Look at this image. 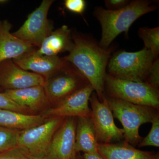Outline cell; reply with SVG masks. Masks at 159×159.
Instances as JSON below:
<instances>
[{
	"label": "cell",
	"mask_w": 159,
	"mask_h": 159,
	"mask_svg": "<svg viewBox=\"0 0 159 159\" xmlns=\"http://www.w3.org/2000/svg\"><path fill=\"white\" fill-rule=\"evenodd\" d=\"M72 37L74 48L63 57L85 77L102 102L106 97L104 82L107 68L115 47L102 48L93 38L78 32H72Z\"/></svg>",
	"instance_id": "obj_1"
},
{
	"label": "cell",
	"mask_w": 159,
	"mask_h": 159,
	"mask_svg": "<svg viewBox=\"0 0 159 159\" xmlns=\"http://www.w3.org/2000/svg\"><path fill=\"white\" fill-rule=\"evenodd\" d=\"M157 8L153 1L149 0L130 1L127 6L116 10L96 7L94 16L102 29L99 45L102 48H109L114 40L122 32L128 36L130 26L136 20Z\"/></svg>",
	"instance_id": "obj_2"
},
{
	"label": "cell",
	"mask_w": 159,
	"mask_h": 159,
	"mask_svg": "<svg viewBox=\"0 0 159 159\" xmlns=\"http://www.w3.org/2000/svg\"><path fill=\"white\" fill-rule=\"evenodd\" d=\"M109 106L114 118L119 120L123 126L125 142L135 145L142 141L139 129L142 124L152 122L159 116L157 110L133 104L106 96Z\"/></svg>",
	"instance_id": "obj_3"
},
{
	"label": "cell",
	"mask_w": 159,
	"mask_h": 159,
	"mask_svg": "<svg viewBox=\"0 0 159 159\" xmlns=\"http://www.w3.org/2000/svg\"><path fill=\"white\" fill-rule=\"evenodd\" d=\"M155 59L152 53L145 48L136 52L117 51L109 61L107 74L118 79L145 82Z\"/></svg>",
	"instance_id": "obj_4"
},
{
	"label": "cell",
	"mask_w": 159,
	"mask_h": 159,
	"mask_svg": "<svg viewBox=\"0 0 159 159\" xmlns=\"http://www.w3.org/2000/svg\"><path fill=\"white\" fill-rule=\"evenodd\" d=\"M108 97L158 110V88L146 82L118 79L107 74L104 82Z\"/></svg>",
	"instance_id": "obj_5"
},
{
	"label": "cell",
	"mask_w": 159,
	"mask_h": 159,
	"mask_svg": "<svg viewBox=\"0 0 159 159\" xmlns=\"http://www.w3.org/2000/svg\"><path fill=\"white\" fill-rule=\"evenodd\" d=\"M65 118L53 117L37 126L21 130L17 146L29 156H46L54 134Z\"/></svg>",
	"instance_id": "obj_6"
},
{
	"label": "cell",
	"mask_w": 159,
	"mask_h": 159,
	"mask_svg": "<svg viewBox=\"0 0 159 159\" xmlns=\"http://www.w3.org/2000/svg\"><path fill=\"white\" fill-rule=\"evenodd\" d=\"M89 84L85 77L68 62L64 67L46 79L43 88L50 102L57 104Z\"/></svg>",
	"instance_id": "obj_7"
},
{
	"label": "cell",
	"mask_w": 159,
	"mask_h": 159,
	"mask_svg": "<svg viewBox=\"0 0 159 159\" xmlns=\"http://www.w3.org/2000/svg\"><path fill=\"white\" fill-rule=\"evenodd\" d=\"M53 0H43L40 6L28 16L23 25L12 33L16 37L39 48L44 40L53 31V24L48 15Z\"/></svg>",
	"instance_id": "obj_8"
},
{
	"label": "cell",
	"mask_w": 159,
	"mask_h": 159,
	"mask_svg": "<svg viewBox=\"0 0 159 159\" xmlns=\"http://www.w3.org/2000/svg\"><path fill=\"white\" fill-rule=\"evenodd\" d=\"M89 102L92 108L90 118L93 124L98 143L109 144L124 139V130L115 124L106 95L101 102L94 92L91 95Z\"/></svg>",
	"instance_id": "obj_9"
},
{
	"label": "cell",
	"mask_w": 159,
	"mask_h": 159,
	"mask_svg": "<svg viewBox=\"0 0 159 159\" xmlns=\"http://www.w3.org/2000/svg\"><path fill=\"white\" fill-rule=\"evenodd\" d=\"M94 92L90 84L63 99L53 108L45 111L43 116L48 117L89 118L91 109L89 102Z\"/></svg>",
	"instance_id": "obj_10"
},
{
	"label": "cell",
	"mask_w": 159,
	"mask_h": 159,
	"mask_svg": "<svg viewBox=\"0 0 159 159\" xmlns=\"http://www.w3.org/2000/svg\"><path fill=\"white\" fill-rule=\"evenodd\" d=\"M46 80L41 75L23 70L12 60L0 62V87L5 91L44 86Z\"/></svg>",
	"instance_id": "obj_11"
},
{
	"label": "cell",
	"mask_w": 159,
	"mask_h": 159,
	"mask_svg": "<svg viewBox=\"0 0 159 159\" xmlns=\"http://www.w3.org/2000/svg\"><path fill=\"white\" fill-rule=\"evenodd\" d=\"M77 120L66 117L55 132L46 157L49 159H75Z\"/></svg>",
	"instance_id": "obj_12"
},
{
	"label": "cell",
	"mask_w": 159,
	"mask_h": 159,
	"mask_svg": "<svg viewBox=\"0 0 159 159\" xmlns=\"http://www.w3.org/2000/svg\"><path fill=\"white\" fill-rule=\"evenodd\" d=\"M37 49V48H36ZM34 51L12 61L25 70L39 74L46 79L61 70L68 63L63 57L38 54Z\"/></svg>",
	"instance_id": "obj_13"
},
{
	"label": "cell",
	"mask_w": 159,
	"mask_h": 159,
	"mask_svg": "<svg viewBox=\"0 0 159 159\" xmlns=\"http://www.w3.org/2000/svg\"><path fill=\"white\" fill-rule=\"evenodd\" d=\"M12 27L8 20H0V62L16 59L37 48L15 36L10 32Z\"/></svg>",
	"instance_id": "obj_14"
},
{
	"label": "cell",
	"mask_w": 159,
	"mask_h": 159,
	"mask_svg": "<svg viewBox=\"0 0 159 159\" xmlns=\"http://www.w3.org/2000/svg\"><path fill=\"white\" fill-rule=\"evenodd\" d=\"M72 31L68 26L64 25L53 31L42 43L35 51L43 55L58 56L60 53L70 52L74 48Z\"/></svg>",
	"instance_id": "obj_15"
},
{
	"label": "cell",
	"mask_w": 159,
	"mask_h": 159,
	"mask_svg": "<svg viewBox=\"0 0 159 159\" xmlns=\"http://www.w3.org/2000/svg\"><path fill=\"white\" fill-rule=\"evenodd\" d=\"M15 102L31 110L45 107L50 102L43 86H36L4 92Z\"/></svg>",
	"instance_id": "obj_16"
},
{
	"label": "cell",
	"mask_w": 159,
	"mask_h": 159,
	"mask_svg": "<svg viewBox=\"0 0 159 159\" xmlns=\"http://www.w3.org/2000/svg\"><path fill=\"white\" fill-rule=\"evenodd\" d=\"M97 151L104 159H155L156 154L134 148L125 142L117 144L98 143Z\"/></svg>",
	"instance_id": "obj_17"
},
{
	"label": "cell",
	"mask_w": 159,
	"mask_h": 159,
	"mask_svg": "<svg viewBox=\"0 0 159 159\" xmlns=\"http://www.w3.org/2000/svg\"><path fill=\"white\" fill-rule=\"evenodd\" d=\"M98 143L90 117L77 118L75 134V152L97 153Z\"/></svg>",
	"instance_id": "obj_18"
},
{
	"label": "cell",
	"mask_w": 159,
	"mask_h": 159,
	"mask_svg": "<svg viewBox=\"0 0 159 159\" xmlns=\"http://www.w3.org/2000/svg\"><path fill=\"white\" fill-rule=\"evenodd\" d=\"M43 115H27L9 110L0 109V126L23 130L39 125L45 122Z\"/></svg>",
	"instance_id": "obj_19"
},
{
	"label": "cell",
	"mask_w": 159,
	"mask_h": 159,
	"mask_svg": "<svg viewBox=\"0 0 159 159\" xmlns=\"http://www.w3.org/2000/svg\"><path fill=\"white\" fill-rule=\"evenodd\" d=\"M139 38L143 41L145 48L152 53L156 59L159 58V27H141L138 31Z\"/></svg>",
	"instance_id": "obj_20"
},
{
	"label": "cell",
	"mask_w": 159,
	"mask_h": 159,
	"mask_svg": "<svg viewBox=\"0 0 159 159\" xmlns=\"http://www.w3.org/2000/svg\"><path fill=\"white\" fill-rule=\"evenodd\" d=\"M20 131L0 126V153L17 146Z\"/></svg>",
	"instance_id": "obj_21"
},
{
	"label": "cell",
	"mask_w": 159,
	"mask_h": 159,
	"mask_svg": "<svg viewBox=\"0 0 159 159\" xmlns=\"http://www.w3.org/2000/svg\"><path fill=\"white\" fill-rule=\"evenodd\" d=\"M152 126L149 133L139 143V147L152 146L159 147V116L152 122Z\"/></svg>",
	"instance_id": "obj_22"
},
{
	"label": "cell",
	"mask_w": 159,
	"mask_h": 159,
	"mask_svg": "<svg viewBox=\"0 0 159 159\" xmlns=\"http://www.w3.org/2000/svg\"><path fill=\"white\" fill-rule=\"evenodd\" d=\"M0 109L15 111L23 113H25L29 110L15 102L4 93V92L0 93Z\"/></svg>",
	"instance_id": "obj_23"
},
{
	"label": "cell",
	"mask_w": 159,
	"mask_h": 159,
	"mask_svg": "<svg viewBox=\"0 0 159 159\" xmlns=\"http://www.w3.org/2000/svg\"><path fill=\"white\" fill-rule=\"evenodd\" d=\"M29 154L18 146L0 153V159H29Z\"/></svg>",
	"instance_id": "obj_24"
},
{
	"label": "cell",
	"mask_w": 159,
	"mask_h": 159,
	"mask_svg": "<svg viewBox=\"0 0 159 159\" xmlns=\"http://www.w3.org/2000/svg\"><path fill=\"white\" fill-rule=\"evenodd\" d=\"M145 82L158 88L159 86V59L154 61Z\"/></svg>",
	"instance_id": "obj_25"
},
{
	"label": "cell",
	"mask_w": 159,
	"mask_h": 159,
	"mask_svg": "<svg viewBox=\"0 0 159 159\" xmlns=\"http://www.w3.org/2000/svg\"><path fill=\"white\" fill-rule=\"evenodd\" d=\"M64 6L71 12L82 15L85 10L86 3L84 0H65Z\"/></svg>",
	"instance_id": "obj_26"
},
{
	"label": "cell",
	"mask_w": 159,
	"mask_h": 159,
	"mask_svg": "<svg viewBox=\"0 0 159 159\" xmlns=\"http://www.w3.org/2000/svg\"><path fill=\"white\" fill-rule=\"evenodd\" d=\"M130 2L129 0H105L104 4L107 10H116L123 8Z\"/></svg>",
	"instance_id": "obj_27"
},
{
	"label": "cell",
	"mask_w": 159,
	"mask_h": 159,
	"mask_svg": "<svg viewBox=\"0 0 159 159\" xmlns=\"http://www.w3.org/2000/svg\"><path fill=\"white\" fill-rule=\"evenodd\" d=\"M83 159H104L99 152L94 153H84Z\"/></svg>",
	"instance_id": "obj_28"
},
{
	"label": "cell",
	"mask_w": 159,
	"mask_h": 159,
	"mask_svg": "<svg viewBox=\"0 0 159 159\" xmlns=\"http://www.w3.org/2000/svg\"><path fill=\"white\" fill-rule=\"evenodd\" d=\"M29 159H49L46 156H29Z\"/></svg>",
	"instance_id": "obj_29"
},
{
	"label": "cell",
	"mask_w": 159,
	"mask_h": 159,
	"mask_svg": "<svg viewBox=\"0 0 159 159\" xmlns=\"http://www.w3.org/2000/svg\"><path fill=\"white\" fill-rule=\"evenodd\" d=\"M155 159H159V156L158 154H157L156 156L155 157Z\"/></svg>",
	"instance_id": "obj_30"
},
{
	"label": "cell",
	"mask_w": 159,
	"mask_h": 159,
	"mask_svg": "<svg viewBox=\"0 0 159 159\" xmlns=\"http://www.w3.org/2000/svg\"><path fill=\"white\" fill-rule=\"evenodd\" d=\"M2 90H3L2 89H1V87H0V93H2V92H2Z\"/></svg>",
	"instance_id": "obj_31"
},
{
	"label": "cell",
	"mask_w": 159,
	"mask_h": 159,
	"mask_svg": "<svg viewBox=\"0 0 159 159\" xmlns=\"http://www.w3.org/2000/svg\"><path fill=\"white\" fill-rule=\"evenodd\" d=\"M75 159H76V158H75Z\"/></svg>",
	"instance_id": "obj_32"
}]
</instances>
